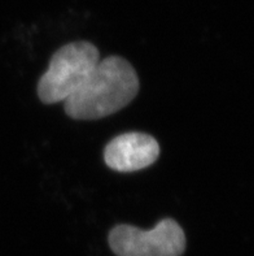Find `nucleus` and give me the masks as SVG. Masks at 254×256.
<instances>
[{"label":"nucleus","instance_id":"1","mask_svg":"<svg viewBox=\"0 0 254 256\" xmlns=\"http://www.w3.org/2000/svg\"><path fill=\"white\" fill-rule=\"evenodd\" d=\"M139 91L135 69L126 58L109 56L99 62L83 84L64 102L74 120H99L122 110Z\"/></svg>","mask_w":254,"mask_h":256},{"label":"nucleus","instance_id":"2","mask_svg":"<svg viewBox=\"0 0 254 256\" xmlns=\"http://www.w3.org/2000/svg\"><path fill=\"white\" fill-rule=\"evenodd\" d=\"M100 62L96 46L73 42L53 54L48 69L38 84V96L44 104L65 102L88 77Z\"/></svg>","mask_w":254,"mask_h":256},{"label":"nucleus","instance_id":"3","mask_svg":"<svg viewBox=\"0 0 254 256\" xmlns=\"http://www.w3.org/2000/svg\"><path fill=\"white\" fill-rule=\"evenodd\" d=\"M108 242L117 256H182L187 244L183 229L173 218H164L151 230L117 225Z\"/></svg>","mask_w":254,"mask_h":256},{"label":"nucleus","instance_id":"4","mask_svg":"<svg viewBox=\"0 0 254 256\" xmlns=\"http://www.w3.org/2000/svg\"><path fill=\"white\" fill-rule=\"evenodd\" d=\"M160 156V144L149 134L130 132L113 138L104 150L105 164L122 173L152 166Z\"/></svg>","mask_w":254,"mask_h":256}]
</instances>
